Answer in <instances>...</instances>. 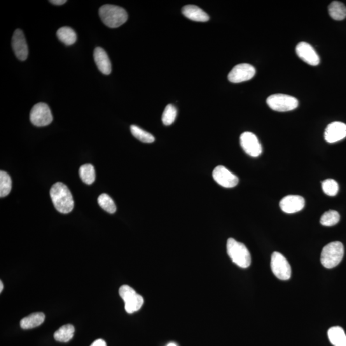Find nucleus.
Segmentation results:
<instances>
[{
    "label": "nucleus",
    "instance_id": "f257e3e1",
    "mask_svg": "<svg viewBox=\"0 0 346 346\" xmlns=\"http://www.w3.org/2000/svg\"><path fill=\"white\" fill-rule=\"evenodd\" d=\"M50 196L53 205L58 212L62 214H69L73 210V196L67 186L62 182H57L51 187Z\"/></svg>",
    "mask_w": 346,
    "mask_h": 346
},
{
    "label": "nucleus",
    "instance_id": "f03ea898",
    "mask_svg": "<svg viewBox=\"0 0 346 346\" xmlns=\"http://www.w3.org/2000/svg\"><path fill=\"white\" fill-rule=\"evenodd\" d=\"M100 18L104 24L109 28H118L128 20V14L121 7L114 5H104L99 9Z\"/></svg>",
    "mask_w": 346,
    "mask_h": 346
},
{
    "label": "nucleus",
    "instance_id": "7ed1b4c3",
    "mask_svg": "<svg viewBox=\"0 0 346 346\" xmlns=\"http://www.w3.org/2000/svg\"><path fill=\"white\" fill-rule=\"evenodd\" d=\"M226 247L228 256L233 263L242 268H247L251 265V254L244 244L230 238L228 240Z\"/></svg>",
    "mask_w": 346,
    "mask_h": 346
},
{
    "label": "nucleus",
    "instance_id": "20e7f679",
    "mask_svg": "<svg viewBox=\"0 0 346 346\" xmlns=\"http://www.w3.org/2000/svg\"><path fill=\"white\" fill-rule=\"evenodd\" d=\"M344 255V247L342 242H333L326 245L322 249L321 262L322 266L328 269L337 266Z\"/></svg>",
    "mask_w": 346,
    "mask_h": 346
},
{
    "label": "nucleus",
    "instance_id": "39448f33",
    "mask_svg": "<svg viewBox=\"0 0 346 346\" xmlns=\"http://www.w3.org/2000/svg\"><path fill=\"white\" fill-rule=\"evenodd\" d=\"M119 296L125 302V309L128 314H133L141 309L144 304L142 296L128 285H122L119 290Z\"/></svg>",
    "mask_w": 346,
    "mask_h": 346
},
{
    "label": "nucleus",
    "instance_id": "423d86ee",
    "mask_svg": "<svg viewBox=\"0 0 346 346\" xmlns=\"http://www.w3.org/2000/svg\"><path fill=\"white\" fill-rule=\"evenodd\" d=\"M266 102L271 109L278 112L292 111L298 106V99L288 95H271L267 98Z\"/></svg>",
    "mask_w": 346,
    "mask_h": 346
},
{
    "label": "nucleus",
    "instance_id": "0eeeda50",
    "mask_svg": "<svg viewBox=\"0 0 346 346\" xmlns=\"http://www.w3.org/2000/svg\"><path fill=\"white\" fill-rule=\"evenodd\" d=\"M30 119L33 125L36 126H46L53 121V115L48 105L45 103H38L32 107Z\"/></svg>",
    "mask_w": 346,
    "mask_h": 346
},
{
    "label": "nucleus",
    "instance_id": "6e6552de",
    "mask_svg": "<svg viewBox=\"0 0 346 346\" xmlns=\"http://www.w3.org/2000/svg\"><path fill=\"white\" fill-rule=\"evenodd\" d=\"M271 268L273 274L278 279L287 280L291 277V266L280 252H273L271 259Z\"/></svg>",
    "mask_w": 346,
    "mask_h": 346
},
{
    "label": "nucleus",
    "instance_id": "1a4fd4ad",
    "mask_svg": "<svg viewBox=\"0 0 346 346\" xmlns=\"http://www.w3.org/2000/svg\"><path fill=\"white\" fill-rule=\"evenodd\" d=\"M256 74V69L249 64H240L236 65L228 74V80L231 83L244 82L251 79Z\"/></svg>",
    "mask_w": 346,
    "mask_h": 346
},
{
    "label": "nucleus",
    "instance_id": "9d476101",
    "mask_svg": "<svg viewBox=\"0 0 346 346\" xmlns=\"http://www.w3.org/2000/svg\"><path fill=\"white\" fill-rule=\"evenodd\" d=\"M240 145L247 155L252 157H258L261 155L262 146L258 138L253 133H243L240 137Z\"/></svg>",
    "mask_w": 346,
    "mask_h": 346
},
{
    "label": "nucleus",
    "instance_id": "9b49d317",
    "mask_svg": "<svg viewBox=\"0 0 346 346\" xmlns=\"http://www.w3.org/2000/svg\"><path fill=\"white\" fill-rule=\"evenodd\" d=\"M213 178L214 181L221 186L226 188H234L238 184V178L230 172L225 167L217 166L213 170Z\"/></svg>",
    "mask_w": 346,
    "mask_h": 346
},
{
    "label": "nucleus",
    "instance_id": "f8f14e48",
    "mask_svg": "<svg viewBox=\"0 0 346 346\" xmlns=\"http://www.w3.org/2000/svg\"><path fill=\"white\" fill-rule=\"evenodd\" d=\"M12 46L16 57L21 61H25L29 55V48L22 30L16 29L14 32Z\"/></svg>",
    "mask_w": 346,
    "mask_h": 346
},
{
    "label": "nucleus",
    "instance_id": "ddd939ff",
    "mask_svg": "<svg viewBox=\"0 0 346 346\" xmlns=\"http://www.w3.org/2000/svg\"><path fill=\"white\" fill-rule=\"evenodd\" d=\"M297 55L307 64L313 66L319 65L320 58L316 51L310 44L305 42H301L296 46Z\"/></svg>",
    "mask_w": 346,
    "mask_h": 346
},
{
    "label": "nucleus",
    "instance_id": "4468645a",
    "mask_svg": "<svg viewBox=\"0 0 346 346\" xmlns=\"http://www.w3.org/2000/svg\"><path fill=\"white\" fill-rule=\"evenodd\" d=\"M305 201L302 196L288 195L282 198L280 202V209L287 214L301 211L305 207Z\"/></svg>",
    "mask_w": 346,
    "mask_h": 346
},
{
    "label": "nucleus",
    "instance_id": "2eb2a0df",
    "mask_svg": "<svg viewBox=\"0 0 346 346\" xmlns=\"http://www.w3.org/2000/svg\"><path fill=\"white\" fill-rule=\"evenodd\" d=\"M345 137L346 125L340 121H335L329 124L325 130V140L329 143H335L345 139Z\"/></svg>",
    "mask_w": 346,
    "mask_h": 346
},
{
    "label": "nucleus",
    "instance_id": "dca6fc26",
    "mask_svg": "<svg viewBox=\"0 0 346 346\" xmlns=\"http://www.w3.org/2000/svg\"><path fill=\"white\" fill-rule=\"evenodd\" d=\"M94 60L98 70L105 75L111 73L112 65L109 56L104 49L98 47L94 51Z\"/></svg>",
    "mask_w": 346,
    "mask_h": 346
},
{
    "label": "nucleus",
    "instance_id": "f3484780",
    "mask_svg": "<svg viewBox=\"0 0 346 346\" xmlns=\"http://www.w3.org/2000/svg\"><path fill=\"white\" fill-rule=\"evenodd\" d=\"M182 13L186 18L195 22H206L209 20V15L204 11L193 5L184 7Z\"/></svg>",
    "mask_w": 346,
    "mask_h": 346
},
{
    "label": "nucleus",
    "instance_id": "a211bd4d",
    "mask_svg": "<svg viewBox=\"0 0 346 346\" xmlns=\"http://www.w3.org/2000/svg\"><path fill=\"white\" fill-rule=\"evenodd\" d=\"M45 320V315L42 312H36L23 318L20 321V326L23 329L37 328L41 326Z\"/></svg>",
    "mask_w": 346,
    "mask_h": 346
},
{
    "label": "nucleus",
    "instance_id": "6ab92c4d",
    "mask_svg": "<svg viewBox=\"0 0 346 346\" xmlns=\"http://www.w3.org/2000/svg\"><path fill=\"white\" fill-rule=\"evenodd\" d=\"M328 335L329 341L334 346H346L345 333L341 327H332L328 330Z\"/></svg>",
    "mask_w": 346,
    "mask_h": 346
},
{
    "label": "nucleus",
    "instance_id": "aec40b11",
    "mask_svg": "<svg viewBox=\"0 0 346 346\" xmlns=\"http://www.w3.org/2000/svg\"><path fill=\"white\" fill-rule=\"evenodd\" d=\"M57 36L62 43L67 46L72 45L76 43L77 35L71 28L64 27L58 30Z\"/></svg>",
    "mask_w": 346,
    "mask_h": 346
},
{
    "label": "nucleus",
    "instance_id": "412c9836",
    "mask_svg": "<svg viewBox=\"0 0 346 346\" xmlns=\"http://www.w3.org/2000/svg\"><path fill=\"white\" fill-rule=\"evenodd\" d=\"M74 332H75V329L72 325H64L55 332L54 338L58 342H68L73 338Z\"/></svg>",
    "mask_w": 346,
    "mask_h": 346
},
{
    "label": "nucleus",
    "instance_id": "4be33fe9",
    "mask_svg": "<svg viewBox=\"0 0 346 346\" xmlns=\"http://www.w3.org/2000/svg\"><path fill=\"white\" fill-rule=\"evenodd\" d=\"M329 15L334 20L340 21L346 18V6L342 2H331L328 8Z\"/></svg>",
    "mask_w": 346,
    "mask_h": 346
},
{
    "label": "nucleus",
    "instance_id": "5701e85b",
    "mask_svg": "<svg viewBox=\"0 0 346 346\" xmlns=\"http://www.w3.org/2000/svg\"><path fill=\"white\" fill-rule=\"evenodd\" d=\"M130 130L132 134L136 139L139 140L142 142H144V143H153L155 141V137H154L153 135L149 134L146 131L142 130L139 126L132 125L130 126Z\"/></svg>",
    "mask_w": 346,
    "mask_h": 346
},
{
    "label": "nucleus",
    "instance_id": "b1692460",
    "mask_svg": "<svg viewBox=\"0 0 346 346\" xmlns=\"http://www.w3.org/2000/svg\"><path fill=\"white\" fill-rule=\"evenodd\" d=\"M79 173L84 183L91 185L95 181V170L92 165L85 164L81 166L79 168Z\"/></svg>",
    "mask_w": 346,
    "mask_h": 346
},
{
    "label": "nucleus",
    "instance_id": "393cba45",
    "mask_svg": "<svg viewBox=\"0 0 346 346\" xmlns=\"http://www.w3.org/2000/svg\"><path fill=\"white\" fill-rule=\"evenodd\" d=\"M98 204L105 211L114 214L116 212V206L113 200L107 194H102L98 198Z\"/></svg>",
    "mask_w": 346,
    "mask_h": 346
},
{
    "label": "nucleus",
    "instance_id": "a878e982",
    "mask_svg": "<svg viewBox=\"0 0 346 346\" xmlns=\"http://www.w3.org/2000/svg\"><path fill=\"white\" fill-rule=\"evenodd\" d=\"M340 216L338 212L330 210L322 215L321 218V224L325 226H333L336 225L340 221Z\"/></svg>",
    "mask_w": 346,
    "mask_h": 346
},
{
    "label": "nucleus",
    "instance_id": "bb28decb",
    "mask_svg": "<svg viewBox=\"0 0 346 346\" xmlns=\"http://www.w3.org/2000/svg\"><path fill=\"white\" fill-rule=\"evenodd\" d=\"M12 181L10 176L5 171L0 172V196L6 197L11 191Z\"/></svg>",
    "mask_w": 346,
    "mask_h": 346
},
{
    "label": "nucleus",
    "instance_id": "cd10ccee",
    "mask_svg": "<svg viewBox=\"0 0 346 346\" xmlns=\"http://www.w3.org/2000/svg\"><path fill=\"white\" fill-rule=\"evenodd\" d=\"M322 190L326 195L329 196H335L337 195L339 186L337 182L333 179H327L322 182Z\"/></svg>",
    "mask_w": 346,
    "mask_h": 346
},
{
    "label": "nucleus",
    "instance_id": "c85d7f7f",
    "mask_svg": "<svg viewBox=\"0 0 346 346\" xmlns=\"http://www.w3.org/2000/svg\"><path fill=\"white\" fill-rule=\"evenodd\" d=\"M177 114V109L174 105L169 104L166 106L162 115L163 123L166 126L172 125L176 119Z\"/></svg>",
    "mask_w": 346,
    "mask_h": 346
},
{
    "label": "nucleus",
    "instance_id": "c756f323",
    "mask_svg": "<svg viewBox=\"0 0 346 346\" xmlns=\"http://www.w3.org/2000/svg\"><path fill=\"white\" fill-rule=\"evenodd\" d=\"M90 346H107L106 342L102 339H98L95 340Z\"/></svg>",
    "mask_w": 346,
    "mask_h": 346
},
{
    "label": "nucleus",
    "instance_id": "7c9ffc66",
    "mask_svg": "<svg viewBox=\"0 0 346 346\" xmlns=\"http://www.w3.org/2000/svg\"><path fill=\"white\" fill-rule=\"evenodd\" d=\"M50 3L57 5V6H61V5L66 3L67 1L65 0H53V1H50Z\"/></svg>",
    "mask_w": 346,
    "mask_h": 346
},
{
    "label": "nucleus",
    "instance_id": "2f4dec72",
    "mask_svg": "<svg viewBox=\"0 0 346 346\" xmlns=\"http://www.w3.org/2000/svg\"><path fill=\"white\" fill-rule=\"evenodd\" d=\"M4 289V285L2 284V282H0V292H2V290Z\"/></svg>",
    "mask_w": 346,
    "mask_h": 346
},
{
    "label": "nucleus",
    "instance_id": "473e14b6",
    "mask_svg": "<svg viewBox=\"0 0 346 346\" xmlns=\"http://www.w3.org/2000/svg\"><path fill=\"white\" fill-rule=\"evenodd\" d=\"M167 346H177L175 343H170Z\"/></svg>",
    "mask_w": 346,
    "mask_h": 346
}]
</instances>
